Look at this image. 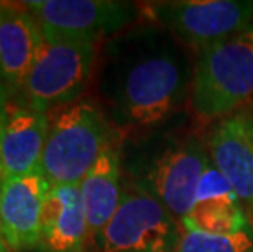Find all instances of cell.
Listing matches in <instances>:
<instances>
[{"label": "cell", "mask_w": 253, "mask_h": 252, "mask_svg": "<svg viewBox=\"0 0 253 252\" xmlns=\"http://www.w3.org/2000/svg\"><path fill=\"white\" fill-rule=\"evenodd\" d=\"M183 46L154 21L132 25L105 43L98 92L115 130L149 133L183 108L195 72Z\"/></svg>", "instance_id": "1"}, {"label": "cell", "mask_w": 253, "mask_h": 252, "mask_svg": "<svg viewBox=\"0 0 253 252\" xmlns=\"http://www.w3.org/2000/svg\"><path fill=\"white\" fill-rule=\"evenodd\" d=\"M144 135L129 151L127 180L152 195L181 223L195 205L198 184L211 162L208 146L190 130L157 128Z\"/></svg>", "instance_id": "2"}, {"label": "cell", "mask_w": 253, "mask_h": 252, "mask_svg": "<svg viewBox=\"0 0 253 252\" xmlns=\"http://www.w3.org/2000/svg\"><path fill=\"white\" fill-rule=\"evenodd\" d=\"M100 105L79 100L49 115L41 174L49 187L80 185L116 135Z\"/></svg>", "instance_id": "3"}, {"label": "cell", "mask_w": 253, "mask_h": 252, "mask_svg": "<svg viewBox=\"0 0 253 252\" xmlns=\"http://www.w3.org/2000/svg\"><path fill=\"white\" fill-rule=\"evenodd\" d=\"M252 99L253 25L196 52L190 101L201 120H222Z\"/></svg>", "instance_id": "4"}, {"label": "cell", "mask_w": 253, "mask_h": 252, "mask_svg": "<svg viewBox=\"0 0 253 252\" xmlns=\"http://www.w3.org/2000/svg\"><path fill=\"white\" fill-rule=\"evenodd\" d=\"M96 43L87 40H46L23 84L30 108L47 113L79 101L91 79Z\"/></svg>", "instance_id": "5"}, {"label": "cell", "mask_w": 253, "mask_h": 252, "mask_svg": "<svg viewBox=\"0 0 253 252\" xmlns=\"http://www.w3.org/2000/svg\"><path fill=\"white\" fill-rule=\"evenodd\" d=\"M181 234L178 219L152 195L127 180L120 208L96 246L98 252H178Z\"/></svg>", "instance_id": "6"}, {"label": "cell", "mask_w": 253, "mask_h": 252, "mask_svg": "<svg viewBox=\"0 0 253 252\" xmlns=\"http://www.w3.org/2000/svg\"><path fill=\"white\" fill-rule=\"evenodd\" d=\"M145 17L196 52L253 25L252 0H181L150 2L142 7Z\"/></svg>", "instance_id": "7"}, {"label": "cell", "mask_w": 253, "mask_h": 252, "mask_svg": "<svg viewBox=\"0 0 253 252\" xmlns=\"http://www.w3.org/2000/svg\"><path fill=\"white\" fill-rule=\"evenodd\" d=\"M40 23L46 40L72 38L98 43L136 25L141 7L118 0L21 2Z\"/></svg>", "instance_id": "8"}, {"label": "cell", "mask_w": 253, "mask_h": 252, "mask_svg": "<svg viewBox=\"0 0 253 252\" xmlns=\"http://www.w3.org/2000/svg\"><path fill=\"white\" fill-rule=\"evenodd\" d=\"M206 146L211 162L234 189L253 226V116L235 111L209 131Z\"/></svg>", "instance_id": "9"}, {"label": "cell", "mask_w": 253, "mask_h": 252, "mask_svg": "<svg viewBox=\"0 0 253 252\" xmlns=\"http://www.w3.org/2000/svg\"><path fill=\"white\" fill-rule=\"evenodd\" d=\"M49 184L41 170L5 179L0 189V231L13 252L40 248L41 216Z\"/></svg>", "instance_id": "10"}, {"label": "cell", "mask_w": 253, "mask_h": 252, "mask_svg": "<svg viewBox=\"0 0 253 252\" xmlns=\"http://www.w3.org/2000/svg\"><path fill=\"white\" fill-rule=\"evenodd\" d=\"M49 113L26 106H8L0 121V162L5 179L41 170Z\"/></svg>", "instance_id": "11"}, {"label": "cell", "mask_w": 253, "mask_h": 252, "mask_svg": "<svg viewBox=\"0 0 253 252\" xmlns=\"http://www.w3.org/2000/svg\"><path fill=\"white\" fill-rule=\"evenodd\" d=\"M121 133H116L80 182L90 246H96L106 224L115 216L123 198L121 182Z\"/></svg>", "instance_id": "12"}, {"label": "cell", "mask_w": 253, "mask_h": 252, "mask_svg": "<svg viewBox=\"0 0 253 252\" xmlns=\"http://www.w3.org/2000/svg\"><path fill=\"white\" fill-rule=\"evenodd\" d=\"M88 224L79 185L49 187L41 216V252H87Z\"/></svg>", "instance_id": "13"}, {"label": "cell", "mask_w": 253, "mask_h": 252, "mask_svg": "<svg viewBox=\"0 0 253 252\" xmlns=\"http://www.w3.org/2000/svg\"><path fill=\"white\" fill-rule=\"evenodd\" d=\"M21 3L0 8V72L10 89H23L44 35L38 20Z\"/></svg>", "instance_id": "14"}, {"label": "cell", "mask_w": 253, "mask_h": 252, "mask_svg": "<svg viewBox=\"0 0 253 252\" xmlns=\"http://www.w3.org/2000/svg\"><path fill=\"white\" fill-rule=\"evenodd\" d=\"M253 246L247 233L214 236L183 229L178 252H249Z\"/></svg>", "instance_id": "15"}, {"label": "cell", "mask_w": 253, "mask_h": 252, "mask_svg": "<svg viewBox=\"0 0 253 252\" xmlns=\"http://www.w3.org/2000/svg\"><path fill=\"white\" fill-rule=\"evenodd\" d=\"M8 101H10V85L0 76V121L3 120V116L10 106Z\"/></svg>", "instance_id": "16"}, {"label": "cell", "mask_w": 253, "mask_h": 252, "mask_svg": "<svg viewBox=\"0 0 253 252\" xmlns=\"http://www.w3.org/2000/svg\"><path fill=\"white\" fill-rule=\"evenodd\" d=\"M0 252H13L12 249H10V246L7 244V241H5L2 231H0Z\"/></svg>", "instance_id": "17"}, {"label": "cell", "mask_w": 253, "mask_h": 252, "mask_svg": "<svg viewBox=\"0 0 253 252\" xmlns=\"http://www.w3.org/2000/svg\"><path fill=\"white\" fill-rule=\"evenodd\" d=\"M3 182H5V174H3V167H2V162H0V189H2Z\"/></svg>", "instance_id": "18"}, {"label": "cell", "mask_w": 253, "mask_h": 252, "mask_svg": "<svg viewBox=\"0 0 253 252\" xmlns=\"http://www.w3.org/2000/svg\"><path fill=\"white\" fill-rule=\"evenodd\" d=\"M0 76H2V72H0ZM2 77H3V76H2Z\"/></svg>", "instance_id": "19"}]
</instances>
